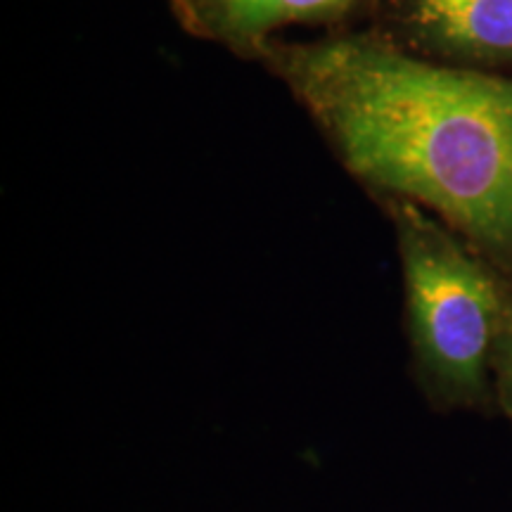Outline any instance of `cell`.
<instances>
[{
    "instance_id": "1",
    "label": "cell",
    "mask_w": 512,
    "mask_h": 512,
    "mask_svg": "<svg viewBox=\"0 0 512 512\" xmlns=\"http://www.w3.org/2000/svg\"><path fill=\"white\" fill-rule=\"evenodd\" d=\"M380 200L427 209L512 273V74L448 67L382 34L256 53Z\"/></svg>"
},
{
    "instance_id": "4",
    "label": "cell",
    "mask_w": 512,
    "mask_h": 512,
    "mask_svg": "<svg viewBox=\"0 0 512 512\" xmlns=\"http://www.w3.org/2000/svg\"><path fill=\"white\" fill-rule=\"evenodd\" d=\"M375 0H171L192 36L256 57L290 27H330Z\"/></svg>"
},
{
    "instance_id": "3",
    "label": "cell",
    "mask_w": 512,
    "mask_h": 512,
    "mask_svg": "<svg viewBox=\"0 0 512 512\" xmlns=\"http://www.w3.org/2000/svg\"><path fill=\"white\" fill-rule=\"evenodd\" d=\"M377 34L448 67L512 74V0H375Z\"/></svg>"
},
{
    "instance_id": "5",
    "label": "cell",
    "mask_w": 512,
    "mask_h": 512,
    "mask_svg": "<svg viewBox=\"0 0 512 512\" xmlns=\"http://www.w3.org/2000/svg\"><path fill=\"white\" fill-rule=\"evenodd\" d=\"M494 389L498 411L512 425V273L503 278V316L494 349Z\"/></svg>"
},
{
    "instance_id": "2",
    "label": "cell",
    "mask_w": 512,
    "mask_h": 512,
    "mask_svg": "<svg viewBox=\"0 0 512 512\" xmlns=\"http://www.w3.org/2000/svg\"><path fill=\"white\" fill-rule=\"evenodd\" d=\"M382 204L399 249L415 384L439 413L494 415L505 271L418 204Z\"/></svg>"
}]
</instances>
